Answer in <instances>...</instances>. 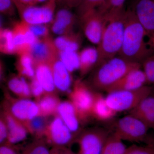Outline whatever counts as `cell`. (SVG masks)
<instances>
[{"label":"cell","mask_w":154,"mask_h":154,"mask_svg":"<svg viewBox=\"0 0 154 154\" xmlns=\"http://www.w3.org/2000/svg\"><path fill=\"white\" fill-rule=\"evenodd\" d=\"M154 53L145 31L133 10L125 11L123 42L119 56L132 62L141 64Z\"/></svg>","instance_id":"obj_1"},{"label":"cell","mask_w":154,"mask_h":154,"mask_svg":"<svg viewBox=\"0 0 154 154\" xmlns=\"http://www.w3.org/2000/svg\"><path fill=\"white\" fill-rule=\"evenodd\" d=\"M125 11L123 9L105 14L106 23L97 48L99 57L96 68L118 55L123 42Z\"/></svg>","instance_id":"obj_2"},{"label":"cell","mask_w":154,"mask_h":154,"mask_svg":"<svg viewBox=\"0 0 154 154\" xmlns=\"http://www.w3.org/2000/svg\"><path fill=\"white\" fill-rule=\"evenodd\" d=\"M141 65L116 56L93 70L87 82L95 91H106L129 72L140 68Z\"/></svg>","instance_id":"obj_3"},{"label":"cell","mask_w":154,"mask_h":154,"mask_svg":"<svg viewBox=\"0 0 154 154\" xmlns=\"http://www.w3.org/2000/svg\"><path fill=\"white\" fill-rule=\"evenodd\" d=\"M96 91L87 82L78 79L75 81L68 94L69 100L74 105L81 120L85 124L92 117V111Z\"/></svg>","instance_id":"obj_4"},{"label":"cell","mask_w":154,"mask_h":154,"mask_svg":"<svg viewBox=\"0 0 154 154\" xmlns=\"http://www.w3.org/2000/svg\"><path fill=\"white\" fill-rule=\"evenodd\" d=\"M152 92L151 87L145 85L136 90L110 92L105 97V100L108 106L116 113L129 111Z\"/></svg>","instance_id":"obj_5"},{"label":"cell","mask_w":154,"mask_h":154,"mask_svg":"<svg viewBox=\"0 0 154 154\" xmlns=\"http://www.w3.org/2000/svg\"><path fill=\"white\" fill-rule=\"evenodd\" d=\"M21 21L29 25L51 23L57 9V0H49L42 5H26L14 0Z\"/></svg>","instance_id":"obj_6"},{"label":"cell","mask_w":154,"mask_h":154,"mask_svg":"<svg viewBox=\"0 0 154 154\" xmlns=\"http://www.w3.org/2000/svg\"><path fill=\"white\" fill-rule=\"evenodd\" d=\"M149 129L142 121L129 114L116 122L113 133L122 140L139 142L147 140Z\"/></svg>","instance_id":"obj_7"},{"label":"cell","mask_w":154,"mask_h":154,"mask_svg":"<svg viewBox=\"0 0 154 154\" xmlns=\"http://www.w3.org/2000/svg\"><path fill=\"white\" fill-rule=\"evenodd\" d=\"M2 106L3 110L10 113L24 125L40 115V110L36 102L30 99L14 98L8 92H5Z\"/></svg>","instance_id":"obj_8"},{"label":"cell","mask_w":154,"mask_h":154,"mask_svg":"<svg viewBox=\"0 0 154 154\" xmlns=\"http://www.w3.org/2000/svg\"><path fill=\"white\" fill-rule=\"evenodd\" d=\"M110 134L109 131L103 128L83 130L73 141L78 147L75 154H102L103 147Z\"/></svg>","instance_id":"obj_9"},{"label":"cell","mask_w":154,"mask_h":154,"mask_svg":"<svg viewBox=\"0 0 154 154\" xmlns=\"http://www.w3.org/2000/svg\"><path fill=\"white\" fill-rule=\"evenodd\" d=\"M43 138L53 147H67L76 138L62 119L55 114L51 119Z\"/></svg>","instance_id":"obj_10"},{"label":"cell","mask_w":154,"mask_h":154,"mask_svg":"<svg viewBox=\"0 0 154 154\" xmlns=\"http://www.w3.org/2000/svg\"><path fill=\"white\" fill-rule=\"evenodd\" d=\"M85 36L92 43L99 45L106 23L105 15L98 9L91 10L78 18Z\"/></svg>","instance_id":"obj_11"},{"label":"cell","mask_w":154,"mask_h":154,"mask_svg":"<svg viewBox=\"0 0 154 154\" xmlns=\"http://www.w3.org/2000/svg\"><path fill=\"white\" fill-rule=\"evenodd\" d=\"M154 50V0H137L133 9Z\"/></svg>","instance_id":"obj_12"},{"label":"cell","mask_w":154,"mask_h":154,"mask_svg":"<svg viewBox=\"0 0 154 154\" xmlns=\"http://www.w3.org/2000/svg\"><path fill=\"white\" fill-rule=\"evenodd\" d=\"M16 54L30 53L31 48L38 38L30 30L29 25L21 21L16 22L12 29Z\"/></svg>","instance_id":"obj_13"},{"label":"cell","mask_w":154,"mask_h":154,"mask_svg":"<svg viewBox=\"0 0 154 154\" xmlns=\"http://www.w3.org/2000/svg\"><path fill=\"white\" fill-rule=\"evenodd\" d=\"M30 54L33 59V64L38 62L50 63L59 57V51L56 47L54 40L50 36L38 38L32 45Z\"/></svg>","instance_id":"obj_14"},{"label":"cell","mask_w":154,"mask_h":154,"mask_svg":"<svg viewBox=\"0 0 154 154\" xmlns=\"http://www.w3.org/2000/svg\"><path fill=\"white\" fill-rule=\"evenodd\" d=\"M56 114L62 119L76 138L82 131L84 123L69 100L61 102Z\"/></svg>","instance_id":"obj_15"},{"label":"cell","mask_w":154,"mask_h":154,"mask_svg":"<svg viewBox=\"0 0 154 154\" xmlns=\"http://www.w3.org/2000/svg\"><path fill=\"white\" fill-rule=\"evenodd\" d=\"M51 23V30L55 34L63 35L73 31L78 17L70 9L57 8Z\"/></svg>","instance_id":"obj_16"},{"label":"cell","mask_w":154,"mask_h":154,"mask_svg":"<svg viewBox=\"0 0 154 154\" xmlns=\"http://www.w3.org/2000/svg\"><path fill=\"white\" fill-rule=\"evenodd\" d=\"M147 82L145 74L140 68L133 70L125 75L106 91L107 93L119 91H130L139 89Z\"/></svg>","instance_id":"obj_17"},{"label":"cell","mask_w":154,"mask_h":154,"mask_svg":"<svg viewBox=\"0 0 154 154\" xmlns=\"http://www.w3.org/2000/svg\"><path fill=\"white\" fill-rule=\"evenodd\" d=\"M54 84L58 92L68 94L72 90V79L71 73L60 59L56 58L50 63Z\"/></svg>","instance_id":"obj_18"},{"label":"cell","mask_w":154,"mask_h":154,"mask_svg":"<svg viewBox=\"0 0 154 154\" xmlns=\"http://www.w3.org/2000/svg\"><path fill=\"white\" fill-rule=\"evenodd\" d=\"M1 114L5 118L8 131L5 143L14 145L25 140L29 133L25 125L6 111L2 110Z\"/></svg>","instance_id":"obj_19"},{"label":"cell","mask_w":154,"mask_h":154,"mask_svg":"<svg viewBox=\"0 0 154 154\" xmlns=\"http://www.w3.org/2000/svg\"><path fill=\"white\" fill-rule=\"evenodd\" d=\"M129 114L142 121L149 128L154 129V96L151 94L146 97Z\"/></svg>","instance_id":"obj_20"},{"label":"cell","mask_w":154,"mask_h":154,"mask_svg":"<svg viewBox=\"0 0 154 154\" xmlns=\"http://www.w3.org/2000/svg\"><path fill=\"white\" fill-rule=\"evenodd\" d=\"M35 78L46 93L58 94L54 80L51 67L47 62L34 63Z\"/></svg>","instance_id":"obj_21"},{"label":"cell","mask_w":154,"mask_h":154,"mask_svg":"<svg viewBox=\"0 0 154 154\" xmlns=\"http://www.w3.org/2000/svg\"><path fill=\"white\" fill-rule=\"evenodd\" d=\"M116 113L107 105L105 97L100 92L96 91L92 108V117L98 121H107L111 120Z\"/></svg>","instance_id":"obj_22"},{"label":"cell","mask_w":154,"mask_h":154,"mask_svg":"<svg viewBox=\"0 0 154 154\" xmlns=\"http://www.w3.org/2000/svg\"><path fill=\"white\" fill-rule=\"evenodd\" d=\"M80 76L84 77L96 68L98 60L97 48L93 47H86L79 52Z\"/></svg>","instance_id":"obj_23"},{"label":"cell","mask_w":154,"mask_h":154,"mask_svg":"<svg viewBox=\"0 0 154 154\" xmlns=\"http://www.w3.org/2000/svg\"><path fill=\"white\" fill-rule=\"evenodd\" d=\"M82 42V36L79 32L74 31L61 35L54 40L58 51H78Z\"/></svg>","instance_id":"obj_24"},{"label":"cell","mask_w":154,"mask_h":154,"mask_svg":"<svg viewBox=\"0 0 154 154\" xmlns=\"http://www.w3.org/2000/svg\"><path fill=\"white\" fill-rule=\"evenodd\" d=\"M9 90L18 98L30 99L32 97L30 84L24 77L12 75L7 82Z\"/></svg>","instance_id":"obj_25"},{"label":"cell","mask_w":154,"mask_h":154,"mask_svg":"<svg viewBox=\"0 0 154 154\" xmlns=\"http://www.w3.org/2000/svg\"><path fill=\"white\" fill-rule=\"evenodd\" d=\"M40 115L51 116L56 114L61 102L57 94L45 93L37 102Z\"/></svg>","instance_id":"obj_26"},{"label":"cell","mask_w":154,"mask_h":154,"mask_svg":"<svg viewBox=\"0 0 154 154\" xmlns=\"http://www.w3.org/2000/svg\"><path fill=\"white\" fill-rule=\"evenodd\" d=\"M16 63L18 75L31 80L35 77L34 64L30 53L27 52L18 55Z\"/></svg>","instance_id":"obj_27"},{"label":"cell","mask_w":154,"mask_h":154,"mask_svg":"<svg viewBox=\"0 0 154 154\" xmlns=\"http://www.w3.org/2000/svg\"><path fill=\"white\" fill-rule=\"evenodd\" d=\"M49 117L38 116L24 125L28 129L29 133L33 135L35 139L42 138L50 120Z\"/></svg>","instance_id":"obj_28"},{"label":"cell","mask_w":154,"mask_h":154,"mask_svg":"<svg viewBox=\"0 0 154 154\" xmlns=\"http://www.w3.org/2000/svg\"><path fill=\"white\" fill-rule=\"evenodd\" d=\"M122 141L113 133L110 134L105 142L102 154H124L127 148Z\"/></svg>","instance_id":"obj_29"},{"label":"cell","mask_w":154,"mask_h":154,"mask_svg":"<svg viewBox=\"0 0 154 154\" xmlns=\"http://www.w3.org/2000/svg\"><path fill=\"white\" fill-rule=\"evenodd\" d=\"M0 51L4 54H16L13 32L8 28H1Z\"/></svg>","instance_id":"obj_30"},{"label":"cell","mask_w":154,"mask_h":154,"mask_svg":"<svg viewBox=\"0 0 154 154\" xmlns=\"http://www.w3.org/2000/svg\"><path fill=\"white\" fill-rule=\"evenodd\" d=\"M60 59L70 73L79 70L80 66L79 53L76 51H60Z\"/></svg>","instance_id":"obj_31"},{"label":"cell","mask_w":154,"mask_h":154,"mask_svg":"<svg viewBox=\"0 0 154 154\" xmlns=\"http://www.w3.org/2000/svg\"><path fill=\"white\" fill-rule=\"evenodd\" d=\"M48 144L44 138L35 140L26 146L22 154H50Z\"/></svg>","instance_id":"obj_32"},{"label":"cell","mask_w":154,"mask_h":154,"mask_svg":"<svg viewBox=\"0 0 154 154\" xmlns=\"http://www.w3.org/2000/svg\"><path fill=\"white\" fill-rule=\"evenodd\" d=\"M107 0H83L77 8L78 18L91 10L97 9L103 5Z\"/></svg>","instance_id":"obj_33"},{"label":"cell","mask_w":154,"mask_h":154,"mask_svg":"<svg viewBox=\"0 0 154 154\" xmlns=\"http://www.w3.org/2000/svg\"><path fill=\"white\" fill-rule=\"evenodd\" d=\"M125 1L126 0H107L103 5L97 9L104 14L110 11L122 10L124 9Z\"/></svg>","instance_id":"obj_34"},{"label":"cell","mask_w":154,"mask_h":154,"mask_svg":"<svg viewBox=\"0 0 154 154\" xmlns=\"http://www.w3.org/2000/svg\"><path fill=\"white\" fill-rule=\"evenodd\" d=\"M147 82L154 83V53L146 59L142 63Z\"/></svg>","instance_id":"obj_35"},{"label":"cell","mask_w":154,"mask_h":154,"mask_svg":"<svg viewBox=\"0 0 154 154\" xmlns=\"http://www.w3.org/2000/svg\"><path fill=\"white\" fill-rule=\"evenodd\" d=\"M17 11L14 0H0L1 14L8 17L15 16Z\"/></svg>","instance_id":"obj_36"},{"label":"cell","mask_w":154,"mask_h":154,"mask_svg":"<svg viewBox=\"0 0 154 154\" xmlns=\"http://www.w3.org/2000/svg\"><path fill=\"white\" fill-rule=\"evenodd\" d=\"M124 154H154V149L150 145L146 146L134 145L126 148Z\"/></svg>","instance_id":"obj_37"},{"label":"cell","mask_w":154,"mask_h":154,"mask_svg":"<svg viewBox=\"0 0 154 154\" xmlns=\"http://www.w3.org/2000/svg\"><path fill=\"white\" fill-rule=\"evenodd\" d=\"M30 81V85L31 94L32 96L35 98V102H36L46 93L35 77Z\"/></svg>","instance_id":"obj_38"},{"label":"cell","mask_w":154,"mask_h":154,"mask_svg":"<svg viewBox=\"0 0 154 154\" xmlns=\"http://www.w3.org/2000/svg\"><path fill=\"white\" fill-rule=\"evenodd\" d=\"M30 30L37 38H42L49 36V30L43 25H29Z\"/></svg>","instance_id":"obj_39"},{"label":"cell","mask_w":154,"mask_h":154,"mask_svg":"<svg viewBox=\"0 0 154 154\" xmlns=\"http://www.w3.org/2000/svg\"><path fill=\"white\" fill-rule=\"evenodd\" d=\"M83 0H57V8H63L70 10L76 9Z\"/></svg>","instance_id":"obj_40"},{"label":"cell","mask_w":154,"mask_h":154,"mask_svg":"<svg viewBox=\"0 0 154 154\" xmlns=\"http://www.w3.org/2000/svg\"><path fill=\"white\" fill-rule=\"evenodd\" d=\"M8 126L5 118L3 115L1 114L0 117V143L1 145L6 143L8 140Z\"/></svg>","instance_id":"obj_41"},{"label":"cell","mask_w":154,"mask_h":154,"mask_svg":"<svg viewBox=\"0 0 154 154\" xmlns=\"http://www.w3.org/2000/svg\"><path fill=\"white\" fill-rule=\"evenodd\" d=\"M0 154H19L14 145L5 143L1 145Z\"/></svg>","instance_id":"obj_42"},{"label":"cell","mask_w":154,"mask_h":154,"mask_svg":"<svg viewBox=\"0 0 154 154\" xmlns=\"http://www.w3.org/2000/svg\"><path fill=\"white\" fill-rule=\"evenodd\" d=\"M50 154H75L67 147H53Z\"/></svg>","instance_id":"obj_43"},{"label":"cell","mask_w":154,"mask_h":154,"mask_svg":"<svg viewBox=\"0 0 154 154\" xmlns=\"http://www.w3.org/2000/svg\"><path fill=\"white\" fill-rule=\"evenodd\" d=\"M20 2L26 5H37L42 3H45L49 0H18Z\"/></svg>","instance_id":"obj_44"},{"label":"cell","mask_w":154,"mask_h":154,"mask_svg":"<svg viewBox=\"0 0 154 154\" xmlns=\"http://www.w3.org/2000/svg\"><path fill=\"white\" fill-rule=\"evenodd\" d=\"M147 141L148 145L152 146L154 149V137H149Z\"/></svg>","instance_id":"obj_45"}]
</instances>
